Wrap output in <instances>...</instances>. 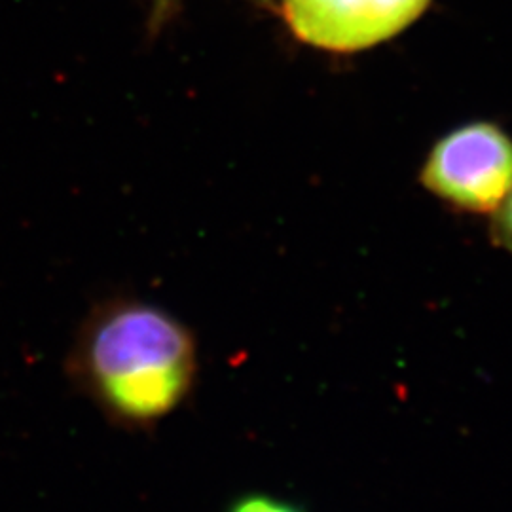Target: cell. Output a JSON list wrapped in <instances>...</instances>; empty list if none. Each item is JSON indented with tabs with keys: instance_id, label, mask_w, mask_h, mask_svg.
<instances>
[{
	"instance_id": "1",
	"label": "cell",
	"mask_w": 512,
	"mask_h": 512,
	"mask_svg": "<svg viewBox=\"0 0 512 512\" xmlns=\"http://www.w3.org/2000/svg\"><path fill=\"white\" fill-rule=\"evenodd\" d=\"M67 374L112 425L150 431L190 401L200 376L198 338L158 304L112 298L84 319Z\"/></svg>"
},
{
	"instance_id": "2",
	"label": "cell",
	"mask_w": 512,
	"mask_h": 512,
	"mask_svg": "<svg viewBox=\"0 0 512 512\" xmlns=\"http://www.w3.org/2000/svg\"><path fill=\"white\" fill-rule=\"evenodd\" d=\"M421 184L461 211L494 213L512 188V141L494 124L448 133L431 150Z\"/></svg>"
},
{
	"instance_id": "3",
	"label": "cell",
	"mask_w": 512,
	"mask_h": 512,
	"mask_svg": "<svg viewBox=\"0 0 512 512\" xmlns=\"http://www.w3.org/2000/svg\"><path fill=\"white\" fill-rule=\"evenodd\" d=\"M431 0H281L296 37L330 52H357L399 35Z\"/></svg>"
},
{
	"instance_id": "4",
	"label": "cell",
	"mask_w": 512,
	"mask_h": 512,
	"mask_svg": "<svg viewBox=\"0 0 512 512\" xmlns=\"http://www.w3.org/2000/svg\"><path fill=\"white\" fill-rule=\"evenodd\" d=\"M226 512H306L287 499L270 494L239 495Z\"/></svg>"
},
{
	"instance_id": "5",
	"label": "cell",
	"mask_w": 512,
	"mask_h": 512,
	"mask_svg": "<svg viewBox=\"0 0 512 512\" xmlns=\"http://www.w3.org/2000/svg\"><path fill=\"white\" fill-rule=\"evenodd\" d=\"M492 238L499 247L512 253V188L507 198L494 211Z\"/></svg>"
},
{
	"instance_id": "6",
	"label": "cell",
	"mask_w": 512,
	"mask_h": 512,
	"mask_svg": "<svg viewBox=\"0 0 512 512\" xmlns=\"http://www.w3.org/2000/svg\"><path fill=\"white\" fill-rule=\"evenodd\" d=\"M179 0H154V21H164L173 12Z\"/></svg>"
}]
</instances>
